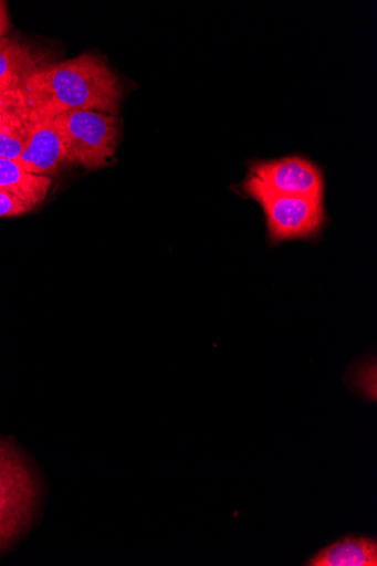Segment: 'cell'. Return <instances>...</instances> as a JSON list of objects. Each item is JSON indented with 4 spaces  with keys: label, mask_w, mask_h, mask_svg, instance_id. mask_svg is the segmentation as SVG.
<instances>
[{
    "label": "cell",
    "mask_w": 377,
    "mask_h": 566,
    "mask_svg": "<svg viewBox=\"0 0 377 566\" xmlns=\"http://www.w3.org/2000/svg\"><path fill=\"white\" fill-rule=\"evenodd\" d=\"M22 92L34 123L77 111L116 116L124 94L117 75L93 55L42 67Z\"/></svg>",
    "instance_id": "1"
},
{
    "label": "cell",
    "mask_w": 377,
    "mask_h": 566,
    "mask_svg": "<svg viewBox=\"0 0 377 566\" xmlns=\"http://www.w3.org/2000/svg\"><path fill=\"white\" fill-rule=\"evenodd\" d=\"M40 495L39 480L28 459L15 444L0 439V553L30 526Z\"/></svg>",
    "instance_id": "2"
},
{
    "label": "cell",
    "mask_w": 377,
    "mask_h": 566,
    "mask_svg": "<svg viewBox=\"0 0 377 566\" xmlns=\"http://www.w3.org/2000/svg\"><path fill=\"white\" fill-rule=\"evenodd\" d=\"M242 188L261 205L269 238L273 242L313 238L326 223L322 200L277 193L252 175H249Z\"/></svg>",
    "instance_id": "3"
},
{
    "label": "cell",
    "mask_w": 377,
    "mask_h": 566,
    "mask_svg": "<svg viewBox=\"0 0 377 566\" xmlns=\"http://www.w3.org/2000/svg\"><path fill=\"white\" fill-rule=\"evenodd\" d=\"M52 122L61 133L69 164L95 170L115 156L119 136L115 116L77 111L60 115Z\"/></svg>",
    "instance_id": "4"
},
{
    "label": "cell",
    "mask_w": 377,
    "mask_h": 566,
    "mask_svg": "<svg viewBox=\"0 0 377 566\" xmlns=\"http://www.w3.org/2000/svg\"><path fill=\"white\" fill-rule=\"evenodd\" d=\"M250 175L277 193L322 201L325 196V180L321 170L301 157L254 164Z\"/></svg>",
    "instance_id": "5"
},
{
    "label": "cell",
    "mask_w": 377,
    "mask_h": 566,
    "mask_svg": "<svg viewBox=\"0 0 377 566\" xmlns=\"http://www.w3.org/2000/svg\"><path fill=\"white\" fill-rule=\"evenodd\" d=\"M18 163L35 176L56 175L69 165L59 128L52 120L38 122L31 139Z\"/></svg>",
    "instance_id": "6"
},
{
    "label": "cell",
    "mask_w": 377,
    "mask_h": 566,
    "mask_svg": "<svg viewBox=\"0 0 377 566\" xmlns=\"http://www.w3.org/2000/svg\"><path fill=\"white\" fill-rule=\"evenodd\" d=\"M46 66L36 51L19 39L0 40V84L9 90H22L29 78Z\"/></svg>",
    "instance_id": "7"
},
{
    "label": "cell",
    "mask_w": 377,
    "mask_h": 566,
    "mask_svg": "<svg viewBox=\"0 0 377 566\" xmlns=\"http://www.w3.org/2000/svg\"><path fill=\"white\" fill-rule=\"evenodd\" d=\"M308 566H377V543L368 537H347L323 548Z\"/></svg>",
    "instance_id": "8"
},
{
    "label": "cell",
    "mask_w": 377,
    "mask_h": 566,
    "mask_svg": "<svg viewBox=\"0 0 377 566\" xmlns=\"http://www.w3.org/2000/svg\"><path fill=\"white\" fill-rule=\"evenodd\" d=\"M50 187L49 177L32 175L18 161L0 159V190L20 197L34 210L45 200Z\"/></svg>",
    "instance_id": "9"
},
{
    "label": "cell",
    "mask_w": 377,
    "mask_h": 566,
    "mask_svg": "<svg viewBox=\"0 0 377 566\" xmlns=\"http://www.w3.org/2000/svg\"><path fill=\"white\" fill-rule=\"evenodd\" d=\"M30 111L22 90L0 95V130L30 122Z\"/></svg>",
    "instance_id": "10"
},
{
    "label": "cell",
    "mask_w": 377,
    "mask_h": 566,
    "mask_svg": "<svg viewBox=\"0 0 377 566\" xmlns=\"http://www.w3.org/2000/svg\"><path fill=\"white\" fill-rule=\"evenodd\" d=\"M35 123L30 120L20 126L0 130V159L18 161L27 148Z\"/></svg>",
    "instance_id": "11"
},
{
    "label": "cell",
    "mask_w": 377,
    "mask_h": 566,
    "mask_svg": "<svg viewBox=\"0 0 377 566\" xmlns=\"http://www.w3.org/2000/svg\"><path fill=\"white\" fill-rule=\"evenodd\" d=\"M32 211H34L32 206L20 197L11 192L0 190V218L21 217Z\"/></svg>",
    "instance_id": "12"
},
{
    "label": "cell",
    "mask_w": 377,
    "mask_h": 566,
    "mask_svg": "<svg viewBox=\"0 0 377 566\" xmlns=\"http://www.w3.org/2000/svg\"><path fill=\"white\" fill-rule=\"evenodd\" d=\"M11 27L12 23L8 9V3L4 2V0H0V40H2L9 34Z\"/></svg>",
    "instance_id": "13"
},
{
    "label": "cell",
    "mask_w": 377,
    "mask_h": 566,
    "mask_svg": "<svg viewBox=\"0 0 377 566\" xmlns=\"http://www.w3.org/2000/svg\"><path fill=\"white\" fill-rule=\"evenodd\" d=\"M8 91H12V90H9L8 87H6L4 85L0 84V95L4 94L6 92Z\"/></svg>",
    "instance_id": "14"
}]
</instances>
